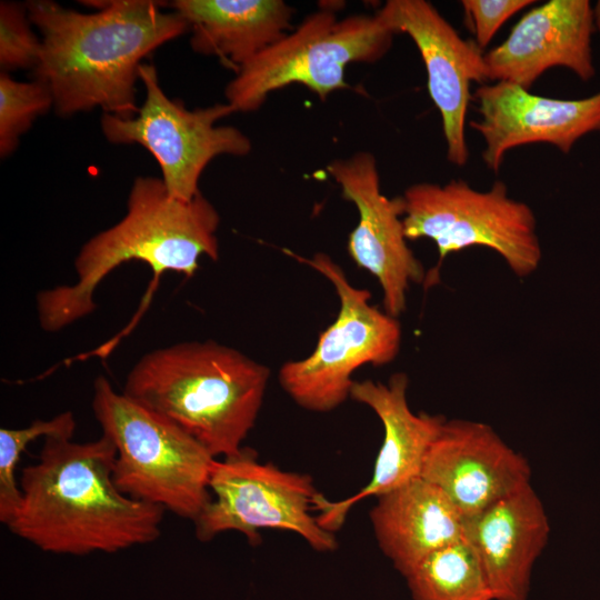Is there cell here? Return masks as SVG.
<instances>
[{"mask_svg": "<svg viewBox=\"0 0 600 600\" xmlns=\"http://www.w3.org/2000/svg\"><path fill=\"white\" fill-rule=\"evenodd\" d=\"M100 10L83 13L51 0L26 3L41 37L34 79L52 92L61 117L100 108L103 113L133 117L136 82L142 60L160 46L188 31L163 2L111 0L91 2Z\"/></svg>", "mask_w": 600, "mask_h": 600, "instance_id": "cell-1", "label": "cell"}, {"mask_svg": "<svg viewBox=\"0 0 600 600\" xmlns=\"http://www.w3.org/2000/svg\"><path fill=\"white\" fill-rule=\"evenodd\" d=\"M114 460L104 434L88 442L44 438L37 462L22 469L21 502L6 527L56 554L114 553L156 541L166 510L119 491Z\"/></svg>", "mask_w": 600, "mask_h": 600, "instance_id": "cell-2", "label": "cell"}, {"mask_svg": "<svg viewBox=\"0 0 600 600\" xmlns=\"http://www.w3.org/2000/svg\"><path fill=\"white\" fill-rule=\"evenodd\" d=\"M219 224V212L201 192L184 201L170 196L161 179L137 177L123 218L90 238L78 252L77 282L38 293L41 329L57 332L91 314L97 308V287L130 260L147 263L154 281L166 271L192 277L200 257L218 260Z\"/></svg>", "mask_w": 600, "mask_h": 600, "instance_id": "cell-3", "label": "cell"}, {"mask_svg": "<svg viewBox=\"0 0 600 600\" xmlns=\"http://www.w3.org/2000/svg\"><path fill=\"white\" fill-rule=\"evenodd\" d=\"M269 377L268 367L234 348L188 341L143 354L129 371L122 393L221 459L243 448Z\"/></svg>", "mask_w": 600, "mask_h": 600, "instance_id": "cell-4", "label": "cell"}, {"mask_svg": "<svg viewBox=\"0 0 600 600\" xmlns=\"http://www.w3.org/2000/svg\"><path fill=\"white\" fill-rule=\"evenodd\" d=\"M91 408L116 448L113 481L127 497L194 521L211 499L214 458L184 430L99 376Z\"/></svg>", "mask_w": 600, "mask_h": 600, "instance_id": "cell-5", "label": "cell"}, {"mask_svg": "<svg viewBox=\"0 0 600 600\" xmlns=\"http://www.w3.org/2000/svg\"><path fill=\"white\" fill-rule=\"evenodd\" d=\"M393 36L378 12L343 19L327 8L312 12L239 68L226 87L227 103L234 112H252L270 93L290 84L304 86L324 101L347 87L350 63L380 60Z\"/></svg>", "mask_w": 600, "mask_h": 600, "instance_id": "cell-6", "label": "cell"}, {"mask_svg": "<svg viewBox=\"0 0 600 600\" xmlns=\"http://www.w3.org/2000/svg\"><path fill=\"white\" fill-rule=\"evenodd\" d=\"M403 227L407 240H432L438 263L430 269L424 289L440 281L444 259L471 247L496 251L519 278L532 274L542 259L533 210L511 198L504 182L489 190H477L464 180L446 184L419 182L402 196Z\"/></svg>", "mask_w": 600, "mask_h": 600, "instance_id": "cell-7", "label": "cell"}, {"mask_svg": "<svg viewBox=\"0 0 600 600\" xmlns=\"http://www.w3.org/2000/svg\"><path fill=\"white\" fill-rule=\"evenodd\" d=\"M283 251L327 278L339 298L338 316L320 333L314 350L307 358L284 362L278 373L280 386L298 406L329 412L350 398L356 370L364 364L384 366L398 357L401 323L371 304L370 291L351 284L327 253L304 258Z\"/></svg>", "mask_w": 600, "mask_h": 600, "instance_id": "cell-8", "label": "cell"}, {"mask_svg": "<svg viewBox=\"0 0 600 600\" xmlns=\"http://www.w3.org/2000/svg\"><path fill=\"white\" fill-rule=\"evenodd\" d=\"M211 499L193 521L196 537L208 542L218 534L237 531L247 541L261 542L260 529L299 534L313 550L338 548L334 534L317 521L313 500L319 493L307 473L286 471L260 462L256 450L216 459L209 479Z\"/></svg>", "mask_w": 600, "mask_h": 600, "instance_id": "cell-9", "label": "cell"}, {"mask_svg": "<svg viewBox=\"0 0 600 600\" xmlns=\"http://www.w3.org/2000/svg\"><path fill=\"white\" fill-rule=\"evenodd\" d=\"M139 80L146 97L136 114L103 113L101 130L112 143H137L148 150L173 198L188 201L198 196L201 174L214 158L244 157L251 151V141L242 131L217 124L234 112L229 103L189 110L183 102L168 98L156 67L149 63L139 67Z\"/></svg>", "mask_w": 600, "mask_h": 600, "instance_id": "cell-10", "label": "cell"}, {"mask_svg": "<svg viewBox=\"0 0 600 600\" xmlns=\"http://www.w3.org/2000/svg\"><path fill=\"white\" fill-rule=\"evenodd\" d=\"M327 172L339 184L342 198L352 202L359 214L348 238L349 256L378 280L383 310L399 318L407 309L411 284H423L427 274L408 246L403 198L383 194L377 161L370 152L336 159L327 166Z\"/></svg>", "mask_w": 600, "mask_h": 600, "instance_id": "cell-11", "label": "cell"}, {"mask_svg": "<svg viewBox=\"0 0 600 600\" xmlns=\"http://www.w3.org/2000/svg\"><path fill=\"white\" fill-rule=\"evenodd\" d=\"M378 13L394 33L408 34L417 46L429 94L441 116L447 158L454 166H464L470 84L488 80L482 49L476 41L462 39L429 1L388 0Z\"/></svg>", "mask_w": 600, "mask_h": 600, "instance_id": "cell-12", "label": "cell"}, {"mask_svg": "<svg viewBox=\"0 0 600 600\" xmlns=\"http://www.w3.org/2000/svg\"><path fill=\"white\" fill-rule=\"evenodd\" d=\"M420 477L440 489L466 519L529 486L531 470L489 424L447 419Z\"/></svg>", "mask_w": 600, "mask_h": 600, "instance_id": "cell-13", "label": "cell"}, {"mask_svg": "<svg viewBox=\"0 0 600 600\" xmlns=\"http://www.w3.org/2000/svg\"><path fill=\"white\" fill-rule=\"evenodd\" d=\"M409 378L393 373L387 383L354 381L350 398L369 407L383 427V441L376 458L372 477L360 491L332 501L318 493L313 510L318 523L334 532L359 501L389 492L421 474L426 454L447 418L427 412L414 413L408 403Z\"/></svg>", "mask_w": 600, "mask_h": 600, "instance_id": "cell-14", "label": "cell"}, {"mask_svg": "<svg viewBox=\"0 0 600 600\" xmlns=\"http://www.w3.org/2000/svg\"><path fill=\"white\" fill-rule=\"evenodd\" d=\"M473 98L480 119L470 126L482 137V159L494 172L513 148L543 142L569 153L580 138L600 132V92L583 99H554L497 81L481 84Z\"/></svg>", "mask_w": 600, "mask_h": 600, "instance_id": "cell-15", "label": "cell"}, {"mask_svg": "<svg viewBox=\"0 0 600 600\" xmlns=\"http://www.w3.org/2000/svg\"><path fill=\"white\" fill-rule=\"evenodd\" d=\"M588 0H550L527 12L508 38L484 53L488 80L529 90L547 70L563 67L581 80L594 77Z\"/></svg>", "mask_w": 600, "mask_h": 600, "instance_id": "cell-16", "label": "cell"}, {"mask_svg": "<svg viewBox=\"0 0 600 600\" xmlns=\"http://www.w3.org/2000/svg\"><path fill=\"white\" fill-rule=\"evenodd\" d=\"M544 507L531 487L464 519L493 600H527L533 564L549 537Z\"/></svg>", "mask_w": 600, "mask_h": 600, "instance_id": "cell-17", "label": "cell"}, {"mask_svg": "<svg viewBox=\"0 0 600 600\" xmlns=\"http://www.w3.org/2000/svg\"><path fill=\"white\" fill-rule=\"evenodd\" d=\"M376 499L370 520L377 542L404 578L428 556L464 538L462 514L422 477Z\"/></svg>", "mask_w": 600, "mask_h": 600, "instance_id": "cell-18", "label": "cell"}, {"mask_svg": "<svg viewBox=\"0 0 600 600\" xmlns=\"http://www.w3.org/2000/svg\"><path fill=\"white\" fill-rule=\"evenodd\" d=\"M170 7L189 23L191 48L234 72L293 29V9L282 0H176Z\"/></svg>", "mask_w": 600, "mask_h": 600, "instance_id": "cell-19", "label": "cell"}, {"mask_svg": "<svg viewBox=\"0 0 600 600\" xmlns=\"http://www.w3.org/2000/svg\"><path fill=\"white\" fill-rule=\"evenodd\" d=\"M406 580L413 600H493L481 563L466 538L428 556Z\"/></svg>", "mask_w": 600, "mask_h": 600, "instance_id": "cell-20", "label": "cell"}, {"mask_svg": "<svg viewBox=\"0 0 600 600\" xmlns=\"http://www.w3.org/2000/svg\"><path fill=\"white\" fill-rule=\"evenodd\" d=\"M77 428L71 411L61 412L49 420H34L20 429H0V521L7 526L21 502V490L16 471L27 446L40 437L73 438Z\"/></svg>", "mask_w": 600, "mask_h": 600, "instance_id": "cell-21", "label": "cell"}, {"mask_svg": "<svg viewBox=\"0 0 600 600\" xmlns=\"http://www.w3.org/2000/svg\"><path fill=\"white\" fill-rule=\"evenodd\" d=\"M54 106L49 87L40 81H17L0 74V156H10L33 121Z\"/></svg>", "mask_w": 600, "mask_h": 600, "instance_id": "cell-22", "label": "cell"}, {"mask_svg": "<svg viewBox=\"0 0 600 600\" xmlns=\"http://www.w3.org/2000/svg\"><path fill=\"white\" fill-rule=\"evenodd\" d=\"M26 3H0V67L3 72L34 69L41 39L32 31Z\"/></svg>", "mask_w": 600, "mask_h": 600, "instance_id": "cell-23", "label": "cell"}, {"mask_svg": "<svg viewBox=\"0 0 600 600\" xmlns=\"http://www.w3.org/2000/svg\"><path fill=\"white\" fill-rule=\"evenodd\" d=\"M533 0H462L461 6L471 22L477 44L487 47L501 26Z\"/></svg>", "mask_w": 600, "mask_h": 600, "instance_id": "cell-24", "label": "cell"}, {"mask_svg": "<svg viewBox=\"0 0 600 600\" xmlns=\"http://www.w3.org/2000/svg\"><path fill=\"white\" fill-rule=\"evenodd\" d=\"M593 22L594 27L600 31V1H598L593 8Z\"/></svg>", "mask_w": 600, "mask_h": 600, "instance_id": "cell-25", "label": "cell"}]
</instances>
